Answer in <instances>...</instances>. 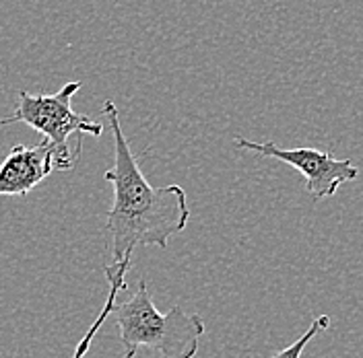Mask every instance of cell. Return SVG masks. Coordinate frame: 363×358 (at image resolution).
<instances>
[{
  "label": "cell",
  "mask_w": 363,
  "mask_h": 358,
  "mask_svg": "<svg viewBox=\"0 0 363 358\" xmlns=\"http://www.w3.org/2000/svg\"><path fill=\"white\" fill-rule=\"evenodd\" d=\"M81 89V83H67L54 95H31L19 91V103L13 115L0 120V126L23 122L29 128L38 130L45 140L56 149L60 169H72L81 155V144L70 146V138L74 134H104V124L93 122L87 115H81L72 110L70 101L74 93Z\"/></svg>",
  "instance_id": "3"
},
{
  "label": "cell",
  "mask_w": 363,
  "mask_h": 358,
  "mask_svg": "<svg viewBox=\"0 0 363 358\" xmlns=\"http://www.w3.org/2000/svg\"><path fill=\"white\" fill-rule=\"evenodd\" d=\"M128 268H130V258H128V260H122V262H112L110 266H106V278H108V284H110L106 305H104V309L99 311L97 319L91 323L89 332H87V334L83 336V340L77 344L72 358H85V354L89 352V346L91 342H93V337L97 336V332L101 330V325L106 323V319L113 313L116 303H118V296L126 291V272H128Z\"/></svg>",
  "instance_id": "6"
},
{
  "label": "cell",
  "mask_w": 363,
  "mask_h": 358,
  "mask_svg": "<svg viewBox=\"0 0 363 358\" xmlns=\"http://www.w3.org/2000/svg\"><path fill=\"white\" fill-rule=\"evenodd\" d=\"M101 115L113 134V165L106 171V181L113 187V202L106 221V241L113 262L133 258L138 246L165 249L169 237L182 233L190 219L186 192L180 185L153 187L138 167L130 144L120 128L118 108L106 101Z\"/></svg>",
  "instance_id": "1"
},
{
  "label": "cell",
  "mask_w": 363,
  "mask_h": 358,
  "mask_svg": "<svg viewBox=\"0 0 363 358\" xmlns=\"http://www.w3.org/2000/svg\"><path fill=\"white\" fill-rule=\"evenodd\" d=\"M54 169H60V161L56 149L45 138L35 146L17 144L0 165V196L25 198Z\"/></svg>",
  "instance_id": "5"
},
{
  "label": "cell",
  "mask_w": 363,
  "mask_h": 358,
  "mask_svg": "<svg viewBox=\"0 0 363 358\" xmlns=\"http://www.w3.org/2000/svg\"><path fill=\"white\" fill-rule=\"evenodd\" d=\"M235 146L291 165L306 178V190L314 200L333 198L342 183L359 175V169L349 158H335L316 149H281L274 142H252L242 136L235 138Z\"/></svg>",
  "instance_id": "4"
},
{
  "label": "cell",
  "mask_w": 363,
  "mask_h": 358,
  "mask_svg": "<svg viewBox=\"0 0 363 358\" xmlns=\"http://www.w3.org/2000/svg\"><path fill=\"white\" fill-rule=\"evenodd\" d=\"M328 328H330V317H328V315H320V317H316V319L312 321V325L308 328V332H306L303 336L299 337V340H295L291 346H287V348H283L281 352H277L272 358H301L306 346L312 342V337L318 336V334L324 332V330H328Z\"/></svg>",
  "instance_id": "7"
},
{
  "label": "cell",
  "mask_w": 363,
  "mask_h": 358,
  "mask_svg": "<svg viewBox=\"0 0 363 358\" xmlns=\"http://www.w3.org/2000/svg\"><path fill=\"white\" fill-rule=\"evenodd\" d=\"M116 325L124 358H135L140 346L157 352L161 358H194L204 334L201 315L186 313L174 305L167 313H159L147 280H140L133 296L116 303Z\"/></svg>",
  "instance_id": "2"
}]
</instances>
